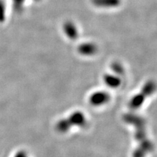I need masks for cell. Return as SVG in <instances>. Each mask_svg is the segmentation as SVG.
I'll return each instance as SVG.
<instances>
[{"label": "cell", "instance_id": "2", "mask_svg": "<svg viewBox=\"0 0 157 157\" xmlns=\"http://www.w3.org/2000/svg\"><path fill=\"white\" fill-rule=\"evenodd\" d=\"M63 31L65 35L71 40H75L78 38V32L75 24L71 21H66L63 25Z\"/></svg>", "mask_w": 157, "mask_h": 157}, {"label": "cell", "instance_id": "4", "mask_svg": "<svg viewBox=\"0 0 157 157\" xmlns=\"http://www.w3.org/2000/svg\"><path fill=\"white\" fill-rule=\"evenodd\" d=\"M104 79L107 84L111 86H117L119 83V78L111 75H106L104 77Z\"/></svg>", "mask_w": 157, "mask_h": 157}, {"label": "cell", "instance_id": "3", "mask_svg": "<svg viewBox=\"0 0 157 157\" xmlns=\"http://www.w3.org/2000/svg\"><path fill=\"white\" fill-rule=\"evenodd\" d=\"M91 2L99 8H115L120 6L121 0H91Z\"/></svg>", "mask_w": 157, "mask_h": 157}, {"label": "cell", "instance_id": "5", "mask_svg": "<svg viewBox=\"0 0 157 157\" xmlns=\"http://www.w3.org/2000/svg\"><path fill=\"white\" fill-rule=\"evenodd\" d=\"M111 69L113 70L115 73H121L123 72L124 71V69L122 66L121 64V63L119 62H113L111 64Z\"/></svg>", "mask_w": 157, "mask_h": 157}, {"label": "cell", "instance_id": "6", "mask_svg": "<svg viewBox=\"0 0 157 157\" xmlns=\"http://www.w3.org/2000/svg\"><path fill=\"white\" fill-rule=\"evenodd\" d=\"M36 1H39V0H36Z\"/></svg>", "mask_w": 157, "mask_h": 157}, {"label": "cell", "instance_id": "1", "mask_svg": "<svg viewBox=\"0 0 157 157\" xmlns=\"http://www.w3.org/2000/svg\"><path fill=\"white\" fill-rule=\"evenodd\" d=\"M77 52L82 56H91L98 52V47L95 43L92 42L83 43L78 46Z\"/></svg>", "mask_w": 157, "mask_h": 157}]
</instances>
